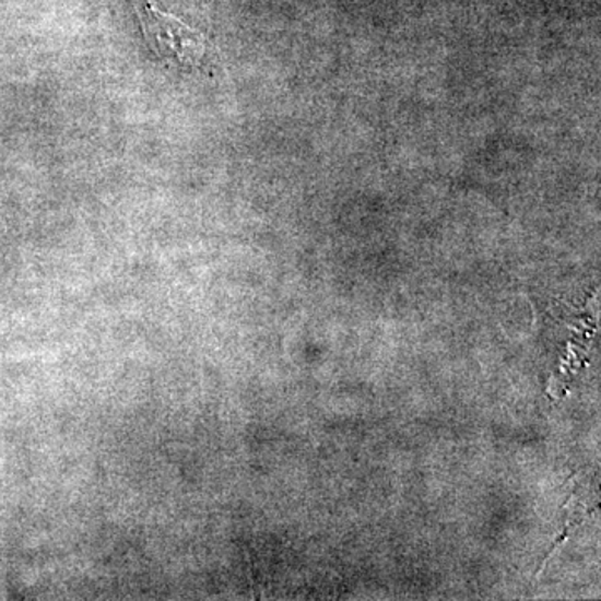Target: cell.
<instances>
[{
	"label": "cell",
	"instance_id": "cell-1",
	"mask_svg": "<svg viewBox=\"0 0 601 601\" xmlns=\"http://www.w3.org/2000/svg\"><path fill=\"white\" fill-rule=\"evenodd\" d=\"M145 43L161 59L180 69H201L204 66L208 40L204 34L180 19L157 9L153 2L135 5Z\"/></svg>",
	"mask_w": 601,
	"mask_h": 601
}]
</instances>
